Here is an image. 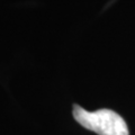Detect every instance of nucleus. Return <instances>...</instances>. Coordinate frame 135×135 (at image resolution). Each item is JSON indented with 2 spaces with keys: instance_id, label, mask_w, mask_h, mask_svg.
<instances>
[{
  "instance_id": "obj_1",
  "label": "nucleus",
  "mask_w": 135,
  "mask_h": 135,
  "mask_svg": "<svg viewBox=\"0 0 135 135\" xmlns=\"http://www.w3.org/2000/svg\"><path fill=\"white\" fill-rule=\"evenodd\" d=\"M73 117L84 128L98 135H129L123 117L110 109L88 112L79 105H73Z\"/></svg>"
}]
</instances>
